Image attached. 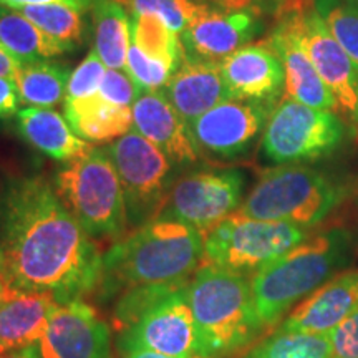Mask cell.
I'll list each match as a JSON object with an SVG mask.
<instances>
[{
  "instance_id": "obj_1",
  "label": "cell",
  "mask_w": 358,
  "mask_h": 358,
  "mask_svg": "<svg viewBox=\"0 0 358 358\" xmlns=\"http://www.w3.org/2000/svg\"><path fill=\"white\" fill-rule=\"evenodd\" d=\"M103 254L43 176L10 182L0 199V272L7 289L60 303L95 292Z\"/></svg>"
},
{
  "instance_id": "obj_2",
  "label": "cell",
  "mask_w": 358,
  "mask_h": 358,
  "mask_svg": "<svg viewBox=\"0 0 358 358\" xmlns=\"http://www.w3.org/2000/svg\"><path fill=\"white\" fill-rule=\"evenodd\" d=\"M204 234L185 222L155 217L103 254L98 294L113 299L148 284L189 280L203 266Z\"/></svg>"
},
{
  "instance_id": "obj_3",
  "label": "cell",
  "mask_w": 358,
  "mask_h": 358,
  "mask_svg": "<svg viewBox=\"0 0 358 358\" xmlns=\"http://www.w3.org/2000/svg\"><path fill=\"white\" fill-rule=\"evenodd\" d=\"M352 234L332 227L308 236L250 275L254 306L264 329H272L287 312L332 279L352 261Z\"/></svg>"
},
{
  "instance_id": "obj_4",
  "label": "cell",
  "mask_w": 358,
  "mask_h": 358,
  "mask_svg": "<svg viewBox=\"0 0 358 358\" xmlns=\"http://www.w3.org/2000/svg\"><path fill=\"white\" fill-rule=\"evenodd\" d=\"M201 358H227L264 330L254 306L249 275L203 264L187 284Z\"/></svg>"
},
{
  "instance_id": "obj_5",
  "label": "cell",
  "mask_w": 358,
  "mask_h": 358,
  "mask_svg": "<svg viewBox=\"0 0 358 358\" xmlns=\"http://www.w3.org/2000/svg\"><path fill=\"white\" fill-rule=\"evenodd\" d=\"M347 198V186L308 164H284L261 174L237 213L310 229Z\"/></svg>"
},
{
  "instance_id": "obj_6",
  "label": "cell",
  "mask_w": 358,
  "mask_h": 358,
  "mask_svg": "<svg viewBox=\"0 0 358 358\" xmlns=\"http://www.w3.org/2000/svg\"><path fill=\"white\" fill-rule=\"evenodd\" d=\"M53 187L93 239H122L128 229L122 182L106 148L65 163Z\"/></svg>"
},
{
  "instance_id": "obj_7",
  "label": "cell",
  "mask_w": 358,
  "mask_h": 358,
  "mask_svg": "<svg viewBox=\"0 0 358 358\" xmlns=\"http://www.w3.org/2000/svg\"><path fill=\"white\" fill-rule=\"evenodd\" d=\"M345 134V123L335 111L312 108L284 96L264 128L261 153L274 166L315 163L334 155Z\"/></svg>"
},
{
  "instance_id": "obj_8",
  "label": "cell",
  "mask_w": 358,
  "mask_h": 358,
  "mask_svg": "<svg viewBox=\"0 0 358 358\" xmlns=\"http://www.w3.org/2000/svg\"><path fill=\"white\" fill-rule=\"evenodd\" d=\"M310 236L289 222L234 213L204 234L203 264L250 275Z\"/></svg>"
},
{
  "instance_id": "obj_9",
  "label": "cell",
  "mask_w": 358,
  "mask_h": 358,
  "mask_svg": "<svg viewBox=\"0 0 358 358\" xmlns=\"http://www.w3.org/2000/svg\"><path fill=\"white\" fill-rule=\"evenodd\" d=\"M106 150L122 182L128 227L136 229L161 213L179 169L134 128Z\"/></svg>"
},
{
  "instance_id": "obj_10",
  "label": "cell",
  "mask_w": 358,
  "mask_h": 358,
  "mask_svg": "<svg viewBox=\"0 0 358 358\" xmlns=\"http://www.w3.org/2000/svg\"><path fill=\"white\" fill-rule=\"evenodd\" d=\"M245 182V173L239 168H204L179 174L156 217L185 222L206 234L237 213Z\"/></svg>"
},
{
  "instance_id": "obj_11",
  "label": "cell",
  "mask_w": 358,
  "mask_h": 358,
  "mask_svg": "<svg viewBox=\"0 0 358 358\" xmlns=\"http://www.w3.org/2000/svg\"><path fill=\"white\" fill-rule=\"evenodd\" d=\"M189 280L182 282L143 313L136 324L118 334V348L124 355L148 350L174 358L199 357L198 330L187 302Z\"/></svg>"
},
{
  "instance_id": "obj_12",
  "label": "cell",
  "mask_w": 358,
  "mask_h": 358,
  "mask_svg": "<svg viewBox=\"0 0 358 358\" xmlns=\"http://www.w3.org/2000/svg\"><path fill=\"white\" fill-rule=\"evenodd\" d=\"M285 19L292 25L322 82L332 93L337 115L358 129V70L350 57L330 35L313 7Z\"/></svg>"
},
{
  "instance_id": "obj_13",
  "label": "cell",
  "mask_w": 358,
  "mask_h": 358,
  "mask_svg": "<svg viewBox=\"0 0 358 358\" xmlns=\"http://www.w3.org/2000/svg\"><path fill=\"white\" fill-rule=\"evenodd\" d=\"M275 105L227 100L189 124L201 156L231 161L243 158L262 136Z\"/></svg>"
},
{
  "instance_id": "obj_14",
  "label": "cell",
  "mask_w": 358,
  "mask_h": 358,
  "mask_svg": "<svg viewBox=\"0 0 358 358\" xmlns=\"http://www.w3.org/2000/svg\"><path fill=\"white\" fill-rule=\"evenodd\" d=\"M34 350L38 358H115L108 324L83 299L55 308Z\"/></svg>"
},
{
  "instance_id": "obj_15",
  "label": "cell",
  "mask_w": 358,
  "mask_h": 358,
  "mask_svg": "<svg viewBox=\"0 0 358 358\" xmlns=\"http://www.w3.org/2000/svg\"><path fill=\"white\" fill-rule=\"evenodd\" d=\"M264 29L266 25L259 13L227 12L211 6L192 20L179 37L186 57L219 64L241 47L249 45Z\"/></svg>"
},
{
  "instance_id": "obj_16",
  "label": "cell",
  "mask_w": 358,
  "mask_h": 358,
  "mask_svg": "<svg viewBox=\"0 0 358 358\" xmlns=\"http://www.w3.org/2000/svg\"><path fill=\"white\" fill-rule=\"evenodd\" d=\"M219 66L231 100L277 105L285 90L284 66L266 42L244 45Z\"/></svg>"
},
{
  "instance_id": "obj_17",
  "label": "cell",
  "mask_w": 358,
  "mask_h": 358,
  "mask_svg": "<svg viewBox=\"0 0 358 358\" xmlns=\"http://www.w3.org/2000/svg\"><path fill=\"white\" fill-rule=\"evenodd\" d=\"M134 129L158 146L179 171L199 163L201 153L182 116L163 90L143 92L133 103Z\"/></svg>"
},
{
  "instance_id": "obj_18",
  "label": "cell",
  "mask_w": 358,
  "mask_h": 358,
  "mask_svg": "<svg viewBox=\"0 0 358 358\" xmlns=\"http://www.w3.org/2000/svg\"><path fill=\"white\" fill-rule=\"evenodd\" d=\"M358 308V268H347L299 302L279 329L329 335Z\"/></svg>"
},
{
  "instance_id": "obj_19",
  "label": "cell",
  "mask_w": 358,
  "mask_h": 358,
  "mask_svg": "<svg viewBox=\"0 0 358 358\" xmlns=\"http://www.w3.org/2000/svg\"><path fill=\"white\" fill-rule=\"evenodd\" d=\"M264 42L279 55L284 66L285 96L312 108L332 110L337 113V105H335L332 93L322 82L287 19L277 22Z\"/></svg>"
},
{
  "instance_id": "obj_20",
  "label": "cell",
  "mask_w": 358,
  "mask_h": 358,
  "mask_svg": "<svg viewBox=\"0 0 358 358\" xmlns=\"http://www.w3.org/2000/svg\"><path fill=\"white\" fill-rule=\"evenodd\" d=\"M163 92L187 124L219 103L231 100L219 64L189 57L182 58Z\"/></svg>"
},
{
  "instance_id": "obj_21",
  "label": "cell",
  "mask_w": 358,
  "mask_h": 358,
  "mask_svg": "<svg viewBox=\"0 0 358 358\" xmlns=\"http://www.w3.org/2000/svg\"><path fill=\"white\" fill-rule=\"evenodd\" d=\"M58 306L48 294L7 289L0 299V353L34 347Z\"/></svg>"
},
{
  "instance_id": "obj_22",
  "label": "cell",
  "mask_w": 358,
  "mask_h": 358,
  "mask_svg": "<svg viewBox=\"0 0 358 358\" xmlns=\"http://www.w3.org/2000/svg\"><path fill=\"white\" fill-rule=\"evenodd\" d=\"M15 116L22 136L55 161L70 163L92 153L95 148L77 136L64 116L53 110L25 108Z\"/></svg>"
},
{
  "instance_id": "obj_23",
  "label": "cell",
  "mask_w": 358,
  "mask_h": 358,
  "mask_svg": "<svg viewBox=\"0 0 358 358\" xmlns=\"http://www.w3.org/2000/svg\"><path fill=\"white\" fill-rule=\"evenodd\" d=\"M65 120L77 136L88 143H113L131 131L133 110L111 105L98 95L65 100Z\"/></svg>"
},
{
  "instance_id": "obj_24",
  "label": "cell",
  "mask_w": 358,
  "mask_h": 358,
  "mask_svg": "<svg viewBox=\"0 0 358 358\" xmlns=\"http://www.w3.org/2000/svg\"><path fill=\"white\" fill-rule=\"evenodd\" d=\"M96 55L108 69L123 70L131 47V15L120 0H98L92 8Z\"/></svg>"
},
{
  "instance_id": "obj_25",
  "label": "cell",
  "mask_w": 358,
  "mask_h": 358,
  "mask_svg": "<svg viewBox=\"0 0 358 358\" xmlns=\"http://www.w3.org/2000/svg\"><path fill=\"white\" fill-rule=\"evenodd\" d=\"M0 43L20 64L53 60L70 53L69 48L40 30L17 8L2 6H0Z\"/></svg>"
},
{
  "instance_id": "obj_26",
  "label": "cell",
  "mask_w": 358,
  "mask_h": 358,
  "mask_svg": "<svg viewBox=\"0 0 358 358\" xmlns=\"http://www.w3.org/2000/svg\"><path fill=\"white\" fill-rule=\"evenodd\" d=\"M70 75L65 64L45 60L22 64L13 82L25 105H30V108L52 110L66 95Z\"/></svg>"
},
{
  "instance_id": "obj_27",
  "label": "cell",
  "mask_w": 358,
  "mask_h": 358,
  "mask_svg": "<svg viewBox=\"0 0 358 358\" xmlns=\"http://www.w3.org/2000/svg\"><path fill=\"white\" fill-rule=\"evenodd\" d=\"M19 12L40 30L69 48L70 53L85 43L87 22L82 8L65 6V3H45V6L22 7Z\"/></svg>"
},
{
  "instance_id": "obj_28",
  "label": "cell",
  "mask_w": 358,
  "mask_h": 358,
  "mask_svg": "<svg viewBox=\"0 0 358 358\" xmlns=\"http://www.w3.org/2000/svg\"><path fill=\"white\" fill-rule=\"evenodd\" d=\"M131 42L146 55L171 65L174 70L186 57L181 37L153 13L131 15Z\"/></svg>"
},
{
  "instance_id": "obj_29",
  "label": "cell",
  "mask_w": 358,
  "mask_h": 358,
  "mask_svg": "<svg viewBox=\"0 0 358 358\" xmlns=\"http://www.w3.org/2000/svg\"><path fill=\"white\" fill-rule=\"evenodd\" d=\"M244 358H330V335L277 329Z\"/></svg>"
},
{
  "instance_id": "obj_30",
  "label": "cell",
  "mask_w": 358,
  "mask_h": 358,
  "mask_svg": "<svg viewBox=\"0 0 358 358\" xmlns=\"http://www.w3.org/2000/svg\"><path fill=\"white\" fill-rule=\"evenodd\" d=\"M330 35L337 40L343 52L350 57L358 70V6L348 0H313Z\"/></svg>"
},
{
  "instance_id": "obj_31",
  "label": "cell",
  "mask_w": 358,
  "mask_h": 358,
  "mask_svg": "<svg viewBox=\"0 0 358 358\" xmlns=\"http://www.w3.org/2000/svg\"><path fill=\"white\" fill-rule=\"evenodd\" d=\"M186 280L164 282V284H148L128 289L120 295L113 310V327L118 334L124 332L129 327L136 324L146 310H150L156 302L171 294L174 289Z\"/></svg>"
},
{
  "instance_id": "obj_32",
  "label": "cell",
  "mask_w": 358,
  "mask_h": 358,
  "mask_svg": "<svg viewBox=\"0 0 358 358\" xmlns=\"http://www.w3.org/2000/svg\"><path fill=\"white\" fill-rule=\"evenodd\" d=\"M124 71L129 75V78L136 83L140 92H153V90H163L166 87L169 80H171L173 73L176 70L171 65L164 64V62L156 60L146 55L141 48L131 42L129 47L128 57H127V66Z\"/></svg>"
},
{
  "instance_id": "obj_33",
  "label": "cell",
  "mask_w": 358,
  "mask_h": 358,
  "mask_svg": "<svg viewBox=\"0 0 358 358\" xmlns=\"http://www.w3.org/2000/svg\"><path fill=\"white\" fill-rule=\"evenodd\" d=\"M106 70H108V66L103 64V60L96 55V52H90L82 60V64L71 71L65 100H77V98L96 95Z\"/></svg>"
},
{
  "instance_id": "obj_34",
  "label": "cell",
  "mask_w": 358,
  "mask_h": 358,
  "mask_svg": "<svg viewBox=\"0 0 358 358\" xmlns=\"http://www.w3.org/2000/svg\"><path fill=\"white\" fill-rule=\"evenodd\" d=\"M98 95L111 105L129 106L131 108L136 98L141 95L140 88L129 78V75L123 70H106L105 77L101 80Z\"/></svg>"
},
{
  "instance_id": "obj_35",
  "label": "cell",
  "mask_w": 358,
  "mask_h": 358,
  "mask_svg": "<svg viewBox=\"0 0 358 358\" xmlns=\"http://www.w3.org/2000/svg\"><path fill=\"white\" fill-rule=\"evenodd\" d=\"M330 335V358H358V308Z\"/></svg>"
},
{
  "instance_id": "obj_36",
  "label": "cell",
  "mask_w": 358,
  "mask_h": 358,
  "mask_svg": "<svg viewBox=\"0 0 358 358\" xmlns=\"http://www.w3.org/2000/svg\"><path fill=\"white\" fill-rule=\"evenodd\" d=\"M20 95L17 85L12 78L0 77V120L10 118L19 113Z\"/></svg>"
},
{
  "instance_id": "obj_37",
  "label": "cell",
  "mask_w": 358,
  "mask_h": 358,
  "mask_svg": "<svg viewBox=\"0 0 358 358\" xmlns=\"http://www.w3.org/2000/svg\"><path fill=\"white\" fill-rule=\"evenodd\" d=\"M313 7V0H267V12L279 22L285 17L306 12Z\"/></svg>"
},
{
  "instance_id": "obj_38",
  "label": "cell",
  "mask_w": 358,
  "mask_h": 358,
  "mask_svg": "<svg viewBox=\"0 0 358 358\" xmlns=\"http://www.w3.org/2000/svg\"><path fill=\"white\" fill-rule=\"evenodd\" d=\"M209 3L227 12H254L266 15L267 0H208Z\"/></svg>"
},
{
  "instance_id": "obj_39",
  "label": "cell",
  "mask_w": 358,
  "mask_h": 358,
  "mask_svg": "<svg viewBox=\"0 0 358 358\" xmlns=\"http://www.w3.org/2000/svg\"><path fill=\"white\" fill-rule=\"evenodd\" d=\"M98 0H0V6L8 8H19L27 6H45V3H65V6L82 8V10H92Z\"/></svg>"
},
{
  "instance_id": "obj_40",
  "label": "cell",
  "mask_w": 358,
  "mask_h": 358,
  "mask_svg": "<svg viewBox=\"0 0 358 358\" xmlns=\"http://www.w3.org/2000/svg\"><path fill=\"white\" fill-rule=\"evenodd\" d=\"M20 66V62L0 43V77L13 80L17 77V73H19Z\"/></svg>"
},
{
  "instance_id": "obj_41",
  "label": "cell",
  "mask_w": 358,
  "mask_h": 358,
  "mask_svg": "<svg viewBox=\"0 0 358 358\" xmlns=\"http://www.w3.org/2000/svg\"><path fill=\"white\" fill-rule=\"evenodd\" d=\"M0 358H38L35 353L34 347L22 348V350H12V352H3L0 353Z\"/></svg>"
},
{
  "instance_id": "obj_42",
  "label": "cell",
  "mask_w": 358,
  "mask_h": 358,
  "mask_svg": "<svg viewBox=\"0 0 358 358\" xmlns=\"http://www.w3.org/2000/svg\"><path fill=\"white\" fill-rule=\"evenodd\" d=\"M124 358H174V357H166V355H161V353L148 352V350H136V352L127 353ZM194 358H201V357H194Z\"/></svg>"
},
{
  "instance_id": "obj_43",
  "label": "cell",
  "mask_w": 358,
  "mask_h": 358,
  "mask_svg": "<svg viewBox=\"0 0 358 358\" xmlns=\"http://www.w3.org/2000/svg\"><path fill=\"white\" fill-rule=\"evenodd\" d=\"M6 290H7V284H6V280H3L2 272H0V299L3 297V294H6Z\"/></svg>"
},
{
  "instance_id": "obj_44",
  "label": "cell",
  "mask_w": 358,
  "mask_h": 358,
  "mask_svg": "<svg viewBox=\"0 0 358 358\" xmlns=\"http://www.w3.org/2000/svg\"><path fill=\"white\" fill-rule=\"evenodd\" d=\"M348 2H352V3H357V6H358V0H348Z\"/></svg>"
}]
</instances>
